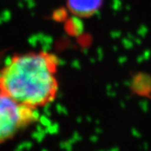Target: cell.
Returning a JSON list of instances; mask_svg holds the SVG:
<instances>
[{
	"mask_svg": "<svg viewBox=\"0 0 151 151\" xmlns=\"http://www.w3.org/2000/svg\"><path fill=\"white\" fill-rule=\"evenodd\" d=\"M101 0H69L71 10L80 15H88L100 6Z\"/></svg>",
	"mask_w": 151,
	"mask_h": 151,
	"instance_id": "cell-3",
	"label": "cell"
},
{
	"mask_svg": "<svg viewBox=\"0 0 151 151\" xmlns=\"http://www.w3.org/2000/svg\"><path fill=\"white\" fill-rule=\"evenodd\" d=\"M59 59L47 51L13 56L0 70V91L28 108H45L56 98Z\"/></svg>",
	"mask_w": 151,
	"mask_h": 151,
	"instance_id": "cell-1",
	"label": "cell"
},
{
	"mask_svg": "<svg viewBox=\"0 0 151 151\" xmlns=\"http://www.w3.org/2000/svg\"><path fill=\"white\" fill-rule=\"evenodd\" d=\"M38 119V110L22 105L0 91V145L15 138Z\"/></svg>",
	"mask_w": 151,
	"mask_h": 151,
	"instance_id": "cell-2",
	"label": "cell"
}]
</instances>
